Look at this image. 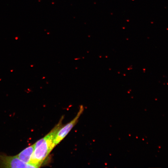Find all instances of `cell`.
<instances>
[{"instance_id": "obj_1", "label": "cell", "mask_w": 168, "mask_h": 168, "mask_svg": "<svg viewBox=\"0 0 168 168\" xmlns=\"http://www.w3.org/2000/svg\"><path fill=\"white\" fill-rule=\"evenodd\" d=\"M62 117L57 124L45 136L35 144V149L32 155L30 164L36 168L39 167L51 151L55 146L54 141L56 135L63 126Z\"/></svg>"}, {"instance_id": "obj_2", "label": "cell", "mask_w": 168, "mask_h": 168, "mask_svg": "<svg viewBox=\"0 0 168 168\" xmlns=\"http://www.w3.org/2000/svg\"><path fill=\"white\" fill-rule=\"evenodd\" d=\"M0 167L36 168L34 166L21 160L16 156H9L2 154H0Z\"/></svg>"}, {"instance_id": "obj_3", "label": "cell", "mask_w": 168, "mask_h": 168, "mask_svg": "<svg viewBox=\"0 0 168 168\" xmlns=\"http://www.w3.org/2000/svg\"><path fill=\"white\" fill-rule=\"evenodd\" d=\"M83 110V106L82 105L80 106L79 110L74 119L65 126H62L56 135L54 143L55 146L65 137L76 124Z\"/></svg>"}, {"instance_id": "obj_4", "label": "cell", "mask_w": 168, "mask_h": 168, "mask_svg": "<svg viewBox=\"0 0 168 168\" xmlns=\"http://www.w3.org/2000/svg\"><path fill=\"white\" fill-rule=\"evenodd\" d=\"M34 149L35 146L34 144L26 147L16 156L23 162L30 164V160Z\"/></svg>"}]
</instances>
